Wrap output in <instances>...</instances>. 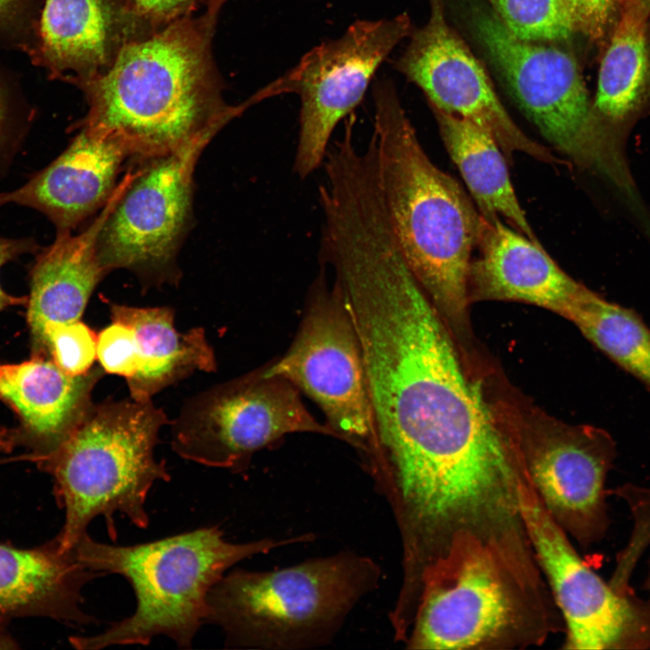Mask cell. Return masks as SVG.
<instances>
[{
    "label": "cell",
    "mask_w": 650,
    "mask_h": 650,
    "mask_svg": "<svg viewBox=\"0 0 650 650\" xmlns=\"http://www.w3.org/2000/svg\"><path fill=\"white\" fill-rule=\"evenodd\" d=\"M97 358L106 373L123 376L125 381L130 379L135 373L132 330L112 321L98 335Z\"/></svg>",
    "instance_id": "f546056e"
},
{
    "label": "cell",
    "mask_w": 650,
    "mask_h": 650,
    "mask_svg": "<svg viewBox=\"0 0 650 650\" xmlns=\"http://www.w3.org/2000/svg\"><path fill=\"white\" fill-rule=\"evenodd\" d=\"M575 30L599 38L604 33L618 0H560Z\"/></svg>",
    "instance_id": "4dcf8cb0"
},
{
    "label": "cell",
    "mask_w": 650,
    "mask_h": 650,
    "mask_svg": "<svg viewBox=\"0 0 650 650\" xmlns=\"http://www.w3.org/2000/svg\"><path fill=\"white\" fill-rule=\"evenodd\" d=\"M106 372L95 366L71 376L52 360L32 357L0 363V400L18 417L14 444H23L43 465L70 439L89 413L92 392Z\"/></svg>",
    "instance_id": "2e32d148"
},
{
    "label": "cell",
    "mask_w": 650,
    "mask_h": 650,
    "mask_svg": "<svg viewBox=\"0 0 650 650\" xmlns=\"http://www.w3.org/2000/svg\"><path fill=\"white\" fill-rule=\"evenodd\" d=\"M306 534L285 539L263 538L231 543L222 530L207 526L132 545L98 543L84 534L72 549L85 567L123 576L135 596L134 613L100 634L71 636L77 649L112 645H146L159 636L180 648H190L206 623L208 596L237 562L275 548L311 541Z\"/></svg>",
    "instance_id": "5b68a950"
},
{
    "label": "cell",
    "mask_w": 650,
    "mask_h": 650,
    "mask_svg": "<svg viewBox=\"0 0 650 650\" xmlns=\"http://www.w3.org/2000/svg\"><path fill=\"white\" fill-rule=\"evenodd\" d=\"M428 1V20L413 29L395 69L424 93L432 108L469 120L489 133L508 161L522 152L543 162H560L512 120L485 69L448 23L444 0Z\"/></svg>",
    "instance_id": "9a60e30c"
},
{
    "label": "cell",
    "mask_w": 650,
    "mask_h": 650,
    "mask_svg": "<svg viewBox=\"0 0 650 650\" xmlns=\"http://www.w3.org/2000/svg\"><path fill=\"white\" fill-rule=\"evenodd\" d=\"M380 578L372 558L351 551L272 571L235 570L210 590L206 623L222 629L228 647L322 646Z\"/></svg>",
    "instance_id": "8992f818"
},
{
    "label": "cell",
    "mask_w": 650,
    "mask_h": 650,
    "mask_svg": "<svg viewBox=\"0 0 650 650\" xmlns=\"http://www.w3.org/2000/svg\"><path fill=\"white\" fill-rule=\"evenodd\" d=\"M104 575L80 563L73 550L60 552L54 540L36 550L0 545V623L31 615L75 625L97 623L82 609L81 590Z\"/></svg>",
    "instance_id": "44dd1931"
},
{
    "label": "cell",
    "mask_w": 650,
    "mask_h": 650,
    "mask_svg": "<svg viewBox=\"0 0 650 650\" xmlns=\"http://www.w3.org/2000/svg\"><path fill=\"white\" fill-rule=\"evenodd\" d=\"M496 17L515 36L532 42L569 38L575 31L560 0H489Z\"/></svg>",
    "instance_id": "484cf974"
},
{
    "label": "cell",
    "mask_w": 650,
    "mask_h": 650,
    "mask_svg": "<svg viewBox=\"0 0 650 650\" xmlns=\"http://www.w3.org/2000/svg\"><path fill=\"white\" fill-rule=\"evenodd\" d=\"M648 567H649V568H648V574H647V577H646V579H645V582H644V584H643V589L645 590L650 591V560H649Z\"/></svg>",
    "instance_id": "d590c367"
},
{
    "label": "cell",
    "mask_w": 650,
    "mask_h": 650,
    "mask_svg": "<svg viewBox=\"0 0 650 650\" xmlns=\"http://www.w3.org/2000/svg\"><path fill=\"white\" fill-rule=\"evenodd\" d=\"M172 424V448L180 457L237 472L255 451L286 434L339 440L311 415L291 382L266 376L264 367L188 399Z\"/></svg>",
    "instance_id": "8fae6325"
},
{
    "label": "cell",
    "mask_w": 650,
    "mask_h": 650,
    "mask_svg": "<svg viewBox=\"0 0 650 650\" xmlns=\"http://www.w3.org/2000/svg\"><path fill=\"white\" fill-rule=\"evenodd\" d=\"M127 183L128 179L123 178L84 231L57 232L54 242L37 255L30 270L26 303L32 350L50 329L80 320L92 292L107 274L97 255V237Z\"/></svg>",
    "instance_id": "ffe728a7"
},
{
    "label": "cell",
    "mask_w": 650,
    "mask_h": 650,
    "mask_svg": "<svg viewBox=\"0 0 650 650\" xmlns=\"http://www.w3.org/2000/svg\"><path fill=\"white\" fill-rule=\"evenodd\" d=\"M376 429L363 460L396 526L421 537L478 527L513 503L517 463L485 373L414 277L395 273L346 300Z\"/></svg>",
    "instance_id": "6da1fadb"
},
{
    "label": "cell",
    "mask_w": 650,
    "mask_h": 650,
    "mask_svg": "<svg viewBox=\"0 0 650 650\" xmlns=\"http://www.w3.org/2000/svg\"><path fill=\"white\" fill-rule=\"evenodd\" d=\"M97 345L98 335L79 320L47 330L32 356L51 359L67 374L80 376L92 368Z\"/></svg>",
    "instance_id": "4316f807"
},
{
    "label": "cell",
    "mask_w": 650,
    "mask_h": 650,
    "mask_svg": "<svg viewBox=\"0 0 650 650\" xmlns=\"http://www.w3.org/2000/svg\"><path fill=\"white\" fill-rule=\"evenodd\" d=\"M644 16L640 10L627 9L602 60L594 108L608 122L625 121L642 101L648 74Z\"/></svg>",
    "instance_id": "cb8c5ba5"
},
{
    "label": "cell",
    "mask_w": 650,
    "mask_h": 650,
    "mask_svg": "<svg viewBox=\"0 0 650 650\" xmlns=\"http://www.w3.org/2000/svg\"><path fill=\"white\" fill-rule=\"evenodd\" d=\"M562 627L532 549L469 537L422 575L404 643L420 650L524 649Z\"/></svg>",
    "instance_id": "277c9868"
},
{
    "label": "cell",
    "mask_w": 650,
    "mask_h": 650,
    "mask_svg": "<svg viewBox=\"0 0 650 650\" xmlns=\"http://www.w3.org/2000/svg\"><path fill=\"white\" fill-rule=\"evenodd\" d=\"M471 260L468 292L470 304L483 301L519 302L563 316L584 285L566 274L542 244L506 226L499 218L481 216Z\"/></svg>",
    "instance_id": "ac0fdd59"
},
{
    "label": "cell",
    "mask_w": 650,
    "mask_h": 650,
    "mask_svg": "<svg viewBox=\"0 0 650 650\" xmlns=\"http://www.w3.org/2000/svg\"><path fill=\"white\" fill-rule=\"evenodd\" d=\"M38 246L31 238H5L0 237V269L9 261L17 258L19 255L36 252ZM27 303V297H17L8 294L0 285V311L11 306Z\"/></svg>",
    "instance_id": "1f68e13d"
},
{
    "label": "cell",
    "mask_w": 650,
    "mask_h": 650,
    "mask_svg": "<svg viewBox=\"0 0 650 650\" xmlns=\"http://www.w3.org/2000/svg\"><path fill=\"white\" fill-rule=\"evenodd\" d=\"M170 421L152 400H106L93 405L70 439L42 467L54 478L55 494L64 508V525L54 539L61 552L71 551L90 522L103 515L114 529L113 514L136 527L149 525L147 496L157 481H170L164 460L154 449L159 432Z\"/></svg>",
    "instance_id": "52a82bcc"
},
{
    "label": "cell",
    "mask_w": 650,
    "mask_h": 650,
    "mask_svg": "<svg viewBox=\"0 0 650 650\" xmlns=\"http://www.w3.org/2000/svg\"><path fill=\"white\" fill-rule=\"evenodd\" d=\"M8 432H9L5 429H0V443H2L6 439Z\"/></svg>",
    "instance_id": "8d00e7d4"
},
{
    "label": "cell",
    "mask_w": 650,
    "mask_h": 650,
    "mask_svg": "<svg viewBox=\"0 0 650 650\" xmlns=\"http://www.w3.org/2000/svg\"><path fill=\"white\" fill-rule=\"evenodd\" d=\"M216 0H123L145 36L195 14Z\"/></svg>",
    "instance_id": "f1b7e54d"
},
{
    "label": "cell",
    "mask_w": 650,
    "mask_h": 650,
    "mask_svg": "<svg viewBox=\"0 0 650 650\" xmlns=\"http://www.w3.org/2000/svg\"><path fill=\"white\" fill-rule=\"evenodd\" d=\"M562 317L650 390V330L636 313L585 287Z\"/></svg>",
    "instance_id": "d4e9b609"
},
{
    "label": "cell",
    "mask_w": 650,
    "mask_h": 650,
    "mask_svg": "<svg viewBox=\"0 0 650 650\" xmlns=\"http://www.w3.org/2000/svg\"><path fill=\"white\" fill-rule=\"evenodd\" d=\"M492 379L497 417L543 506L582 548L599 543L610 525L606 480L617 455L612 437L549 415L500 374Z\"/></svg>",
    "instance_id": "ba28073f"
},
{
    "label": "cell",
    "mask_w": 650,
    "mask_h": 650,
    "mask_svg": "<svg viewBox=\"0 0 650 650\" xmlns=\"http://www.w3.org/2000/svg\"><path fill=\"white\" fill-rule=\"evenodd\" d=\"M412 31L404 13L356 21L252 95L256 104L281 94L299 97L297 176L305 179L322 165L336 126L359 105L380 65Z\"/></svg>",
    "instance_id": "30bf717a"
},
{
    "label": "cell",
    "mask_w": 650,
    "mask_h": 650,
    "mask_svg": "<svg viewBox=\"0 0 650 650\" xmlns=\"http://www.w3.org/2000/svg\"><path fill=\"white\" fill-rule=\"evenodd\" d=\"M629 3L628 7H632L640 10L645 13L646 9L650 7V0H627Z\"/></svg>",
    "instance_id": "e575fe53"
},
{
    "label": "cell",
    "mask_w": 650,
    "mask_h": 650,
    "mask_svg": "<svg viewBox=\"0 0 650 650\" xmlns=\"http://www.w3.org/2000/svg\"><path fill=\"white\" fill-rule=\"evenodd\" d=\"M518 502L539 570L562 618L563 647L650 649V599L622 592L580 557L519 464Z\"/></svg>",
    "instance_id": "7c38bea8"
},
{
    "label": "cell",
    "mask_w": 650,
    "mask_h": 650,
    "mask_svg": "<svg viewBox=\"0 0 650 650\" xmlns=\"http://www.w3.org/2000/svg\"><path fill=\"white\" fill-rule=\"evenodd\" d=\"M24 0H0V27L14 22Z\"/></svg>",
    "instance_id": "836d02e7"
},
{
    "label": "cell",
    "mask_w": 650,
    "mask_h": 650,
    "mask_svg": "<svg viewBox=\"0 0 650 650\" xmlns=\"http://www.w3.org/2000/svg\"><path fill=\"white\" fill-rule=\"evenodd\" d=\"M441 139L487 220L503 216L514 229L536 238L511 183L504 153L494 137L465 118L432 108Z\"/></svg>",
    "instance_id": "603a6c76"
},
{
    "label": "cell",
    "mask_w": 650,
    "mask_h": 650,
    "mask_svg": "<svg viewBox=\"0 0 650 650\" xmlns=\"http://www.w3.org/2000/svg\"><path fill=\"white\" fill-rule=\"evenodd\" d=\"M377 179L386 218L413 276L468 355L473 336L469 272L481 215L460 183L423 150L394 84L372 88Z\"/></svg>",
    "instance_id": "3957f363"
},
{
    "label": "cell",
    "mask_w": 650,
    "mask_h": 650,
    "mask_svg": "<svg viewBox=\"0 0 650 650\" xmlns=\"http://www.w3.org/2000/svg\"><path fill=\"white\" fill-rule=\"evenodd\" d=\"M476 25L519 107L549 143L587 168L608 171L620 160L568 52L522 40L486 13L477 14Z\"/></svg>",
    "instance_id": "4fadbf2b"
},
{
    "label": "cell",
    "mask_w": 650,
    "mask_h": 650,
    "mask_svg": "<svg viewBox=\"0 0 650 650\" xmlns=\"http://www.w3.org/2000/svg\"><path fill=\"white\" fill-rule=\"evenodd\" d=\"M302 390L320 408L340 441L366 460L376 429L361 347L352 320L321 266L296 336L288 350L264 367Z\"/></svg>",
    "instance_id": "5bb4252c"
},
{
    "label": "cell",
    "mask_w": 650,
    "mask_h": 650,
    "mask_svg": "<svg viewBox=\"0 0 650 650\" xmlns=\"http://www.w3.org/2000/svg\"><path fill=\"white\" fill-rule=\"evenodd\" d=\"M209 132L181 149L135 162L137 169L97 237V255L108 273L126 269L144 284H175L177 255L192 220L193 176Z\"/></svg>",
    "instance_id": "9c48e42d"
},
{
    "label": "cell",
    "mask_w": 650,
    "mask_h": 650,
    "mask_svg": "<svg viewBox=\"0 0 650 650\" xmlns=\"http://www.w3.org/2000/svg\"><path fill=\"white\" fill-rule=\"evenodd\" d=\"M226 1L126 44L108 70L76 83L88 107L77 127L116 141L138 162L218 133L254 106L250 97L224 98L212 42Z\"/></svg>",
    "instance_id": "7a4b0ae2"
},
{
    "label": "cell",
    "mask_w": 650,
    "mask_h": 650,
    "mask_svg": "<svg viewBox=\"0 0 650 650\" xmlns=\"http://www.w3.org/2000/svg\"><path fill=\"white\" fill-rule=\"evenodd\" d=\"M112 321L133 332L135 373L126 381L130 398L145 402L194 372L217 370L213 348L203 328L180 332L170 307H133L107 302Z\"/></svg>",
    "instance_id": "7402d4cb"
},
{
    "label": "cell",
    "mask_w": 650,
    "mask_h": 650,
    "mask_svg": "<svg viewBox=\"0 0 650 650\" xmlns=\"http://www.w3.org/2000/svg\"><path fill=\"white\" fill-rule=\"evenodd\" d=\"M78 128L69 146L51 164L22 187L0 193V207L13 203L37 209L56 226L57 232H71L103 209L130 156L116 141Z\"/></svg>",
    "instance_id": "d6986e66"
},
{
    "label": "cell",
    "mask_w": 650,
    "mask_h": 650,
    "mask_svg": "<svg viewBox=\"0 0 650 650\" xmlns=\"http://www.w3.org/2000/svg\"><path fill=\"white\" fill-rule=\"evenodd\" d=\"M625 500L632 513L634 526L631 536L617 556L616 567L609 582L618 590H633L629 584L632 572L643 552L650 544V488L630 483L608 489Z\"/></svg>",
    "instance_id": "83f0119b"
},
{
    "label": "cell",
    "mask_w": 650,
    "mask_h": 650,
    "mask_svg": "<svg viewBox=\"0 0 650 650\" xmlns=\"http://www.w3.org/2000/svg\"><path fill=\"white\" fill-rule=\"evenodd\" d=\"M144 37L123 0H45L31 56L52 79L75 85L105 72L123 47Z\"/></svg>",
    "instance_id": "e0dca14e"
},
{
    "label": "cell",
    "mask_w": 650,
    "mask_h": 650,
    "mask_svg": "<svg viewBox=\"0 0 650 650\" xmlns=\"http://www.w3.org/2000/svg\"><path fill=\"white\" fill-rule=\"evenodd\" d=\"M20 139L14 128L7 97L0 86V167L8 163Z\"/></svg>",
    "instance_id": "d6a6232c"
}]
</instances>
